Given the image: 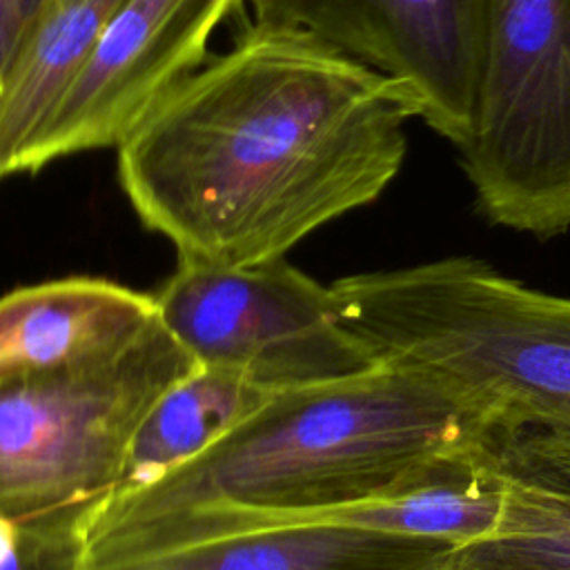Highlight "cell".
<instances>
[{
    "label": "cell",
    "instance_id": "cell-13",
    "mask_svg": "<svg viewBox=\"0 0 570 570\" xmlns=\"http://www.w3.org/2000/svg\"><path fill=\"white\" fill-rule=\"evenodd\" d=\"M485 432V430H483ZM503 512V481L479 441L430 461L396 492L307 523H341L454 548L488 539Z\"/></svg>",
    "mask_w": 570,
    "mask_h": 570
},
{
    "label": "cell",
    "instance_id": "cell-11",
    "mask_svg": "<svg viewBox=\"0 0 570 570\" xmlns=\"http://www.w3.org/2000/svg\"><path fill=\"white\" fill-rule=\"evenodd\" d=\"M452 550L341 523H298L212 539L109 570H434Z\"/></svg>",
    "mask_w": 570,
    "mask_h": 570
},
{
    "label": "cell",
    "instance_id": "cell-1",
    "mask_svg": "<svg viewBox=\"0 0 570 570\" xmlns=\"http://www.w3.org/2000/svg\"><path fill=\"white\" fill-rule=\"evenodd\" d=\"M412 118L387 76L249 22L127 134L118 176L178 261L256 265L374 203L401 171Z\"/></svg>",
    "mask_w": 570,
    "mask_h": 570
},
{
    "label": "cell",
    "instance_id": "cell-9",
    "mask_svg": "<svg viewBox=\"0 0 570 570\" xmlns=\"http://www.w3.org/2000/svg\"><path fill=\"white\" fill-rule=\"evenodd\" d=\"M483 445L503 481L501 521L434 570H570V428L494 412Z\"/></svg>",
    "mask_w": 570,
    "mask_h": 570
},
{
    "label": "cell",
    "instance_id": "cell-8",
    "mask_svg": "<svg viewBox=\"0 0 570 570\" xmlns=\"http://www.w3.org/2000/svg\"><path fill=\"white\" fill-rule=\"evenodd\" d=\"M245 0H125L58 100L31 158L118 147L209 56L214 31Z\"/></svg>",
    "mask_w": 570,
    "mask_h": 570
},
{
    "label": "cell",
    "instance_id": "cell-7",
    "mask_svg": "<svg viewBox=\"0 0 570 570\" xmlns=\"http://www.w3.org/2000/svg\"><path fill=\"white\" fill-rule=\"evenodd\" d=\"M252 22L303 31L401 85L454 149L472 129L485 0H245Z\"/></svg>",
    "mask_w": 570,
    "mask_h": 570
},
{
    "label": "cell",
    "instance_id": "cell-4",
    "mask_svg": "<svg viewBox=\"0 0 570 570\" xmlns=\"http://www.w3.org/2000/svg\"><path fill=\"white\" fill-rule=\"evenodd\" d=\"M456 154L488 223L541 240L570 229V0H485Z\"/></svg>",
    "mask_w": 570,
    "mask_h": 570
},
{
    "label": "cell",
    "instance_id": "cell-12",
    "mask_svg": "<svg viewBox=\"0 0 570 570\" xmlns=\"http://www.w3.org/2000/svg\"><path fill=\"white\" fill-rule=\"evenodd\" d=\"M125 0H42L0 87V180L29 158L71 80Z\"/></svg>",
    "mask_w": 570,
    "mask_h": 570
},
{
    "label": "cell",
    "instance_id": "cell-6",
    "mask_svg": "<svg viewBox=\"0 0 570 570\" xmlns=\"http://www.w3.org/2000/svg\"><path fill=\"white\" fill-rule=\"evenodd\" d=\"M160 325L200 365L272 394L379 365L341 323L330 285L285 258L223 267L178 261L151 294Z\"/></svg>",
    "mask_w": 570,
    "mask_h": 570
},
{
    "label": "cell",
    "instance_id": "cell-10",
    "mask_svg": "<svg viewBox=\"0 0 570 570\" xmlns=\"http://www.w3.org/2000/svg\"><path fill=\"white\" fill-rule=\"evenodd\" d=\"M158 321L151 294L71 276L0 296V390L107 361Z\"/></svg>",
    "mask_w": 570,
    "mask_h": 570
},
{
    "label": "cell",
    "instance_id": "cell-2",
    "mask_svg": "<svg viewBox=\"0 0 570 570\" xmlns=\"http://www.w3.org/2000/svg\"><path fill=\"white\" fill-rule=\"evenodd\" d=\"M492 414L394 363L274 394L198 459L107 505L89 530L87 570L372 503L479 441Z\"/></svg>",
    "mask_w": 570,
    "mask_h": 570
},
{
    "label": "cell",
    "instance_id": "cell-16",
    "mask_svg": "<svg viewBox=\"0 0 570 570\" xmlns=\"http://www.w3.org/2000/svg\"><path fill=\"white\" fill-rule=\"evenodd\" d=\"M42 0H0V87L16 62Z\"/></svg>",
    "mask_w": 570,
    "mask_h": 570
},
{
    "label": "cell",
    "instance_id": "cell-14",
    "mask_svg": "<svg viewBox=\"0 0 570 570\" xmlns=\"http://www.w3.org/2000/svg\"><path fill=\"white\" fill-rule=\"evenodd\" d=\"M274 394L212 367H196L167 387L138 423L107 505L156 485L205 454Z\"/></svg>",
    "mask_w": 570,
    "mask_h": 570
},
{
    "label": "cell",
    "instance_id": "cell-15",
    "mask_svg": "<svg viewBox=\"0 0 570 570\" xmlns=\"http://www.w3.org/2000/svg\"><path fill=\"white\" fill-rule=\"evenodd\" d=\"M89 528L0 510V570H87Z\"/></svg>",
    "mask_w": 570,
    "mask_h": 570
},
{
    "label": "cell",
    "instance_id": "cell-5",
    "mask_svg": "<svg viewBox=\"0 0 570 570\" xmlns=\"http://www.w3.org/2000/svg\"><path fill=\"white\" fill-rule=\"evenodd\" d=\"M196 367L156 321L107 361L0 390V510L91 530L138 423Z\"/></svg>",
    "mask_w": 570,
    "mask_h": 570
},
{
    "label": "cell",
    "instance_id": "cell-3",
    "mask_svg": "<svg viewBox=\"0 0 570 570\" xmlns=\"http://www.w3.org/2000/svg\"><path fill=\"white\" fill-rule=\"evenodd\" d=\"M330 292L379 363L423 370L492 412L570 428V296L474 256L352 274Z\"/></svg>",
    "mask_w": 570,
    "mask_h": 570
}]
</instances>
